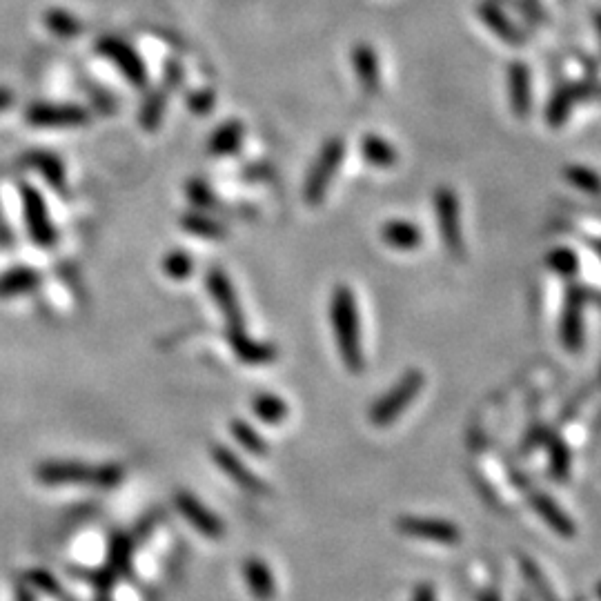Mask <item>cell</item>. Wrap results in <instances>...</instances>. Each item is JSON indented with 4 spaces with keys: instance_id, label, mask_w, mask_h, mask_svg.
Masks as SVG:
<instances>
[{
    "instance_id": "obj_5",
    "label": "cell",
    "mask_w": 601,
    "mask_h": 601,
    "mask_svg": "<svg viewBox=\"0 0 601 601\" xmlns=\"http://www.w3.org/2000/svg\"><path fill=\"white\" fill-rule=\"evenodd\" d=\"M432 205H435V216L443 245H446L450 256L461 259L463 252H466V245H463L461 205L457 192L452 190V187H439L435 196H432Z\"/></svg>"
},
{
    "instance_id": "obj_32",
    "label": "cell",
    "mask_w": 601,
    "mask_h": 601,
    "mask_svg": "<svg viewBox=\"0 0 601 601\" xmlns=\"http://www.w3.org/2000/svg\"><path fill=\"white\" fill-rule=\"evenodd\" d=\"M45 27L61 38H72L83 32L81 21L74 14L65 12V9H49L45 14Z\"/></svg>"
},
{
    "instance_id": "obj_14",
    "label": "cell",
    "mask_w": 601,
    "mask_h": 601,
    "mask_svg": "<svg viewBox=\"0 0 601 601\" xmlns=\"http://www.w3.org/2000/svg\"><path fill=\"white\" fill-rule=\"evenodd\" d=\"M397 528L403 532V535L423 539V541H432V544L455 546L461 541V530L446 519L403 517V519H399Z\"/></svg>"
},
{
    "instance_id": "obj_47",
    "label": "cell",
    "mask_w": 601,
    "mask_h": 601,
    "mask_svg": "<svg viewBox=\"0 0 601 601\" xmlns=\"http://www.w3.org/2000/svg\"><path fill=\"white\" fill-rule=\"evenodd\" d=\"M597 32H599V36H601V14L597 16Z\"/></svg>"
},
{
    "instance_id": "obj_23",
    "label": "cell",
    "mask_w": 601,
    "mask_h": 601,
    "mask_svg": "<svg viewBox=\"0 0 601 601\" xmlns=\"http://www.w3.org/2000/svg\"><path fill=\"white\" fill-rule=\"evenodd\" d=\"M245 139V125L241 121H228L216 127L208 141L212 156H232L241 150Z\"/></svg>"
},
{
    "instance_id": "obj_2",
    "label": "cell",
    "mask_w": 601,
    "mask_h": 601,
    "mask_svg": "<svg viewBox=\"0 0 601 601\" xmlns=\"http://www.w3.org/2000/svg\"><path fill=\"white\" fill-rule=\"evenodd\" d=\"M423 386H426V374L421 370L403 372L399 381L374 403L370 410V421L377 428L390 426L410 408V403L419 397Z\"/></svg>"
},
{
    "instance_id": "obj_17",
    "label": "cell",
    "mask_w": 601,
    "mask_h": 601,
    "mask_svg": "<svg viewBox=\"0 0 601 601\" xmlns=\"http://www.w3.org/2000/svg\"><path fill=\"white\" fill-rule=\"evenodd\" d=\"M379 234H381L383 243L390 245V248H394V250H403V252L417 250L423 243V230L419 228V225L403 221V219H392L388 223H383Z\"/></svg>"
},
{
    "instance_id": "obj_28",
    "label": "cell",
    "mask_w": 601,
    "mask_h": 601,
    "mask_svg": "<svg viewBox=\"0 0 601 601\" xmlns=\"http://www.w3.org/2000/svg\"><path fill=\"white\" fill-rule=\"evenodd\" d=\"M134 546L136 544H134L130 532H116V535L112 537L110 553H107V566H110L118 577L130 575Z\"/></svg>"
},
{
    "instance_id": "obj_26",
    "label": "cell",
    "mask_w": 601,
    "mask_h": 601,
    "mask_svg": "<svg viewBox=\"0 0 601 601\" xmlns=\"http://www.w3.org/2000/svg\"><path fill=\"white\" fill-rule=\"evenodd\" d=\"M530 504H532V508L539 512L541 517H544V521L550 528H553L555 532H559V535H564V537L575 535L573 521H570V517L566 515V512L561 510L548 495H532Z\"/></svg>"
},
{
    "instance_id": "obj_19",
    "label": "cell",
    "mask_w": 601,
    "mask_h": 601,
    "mask_svg": "<svg viewBox=\"0 0 601 601\" xmlns=\"http://www.w3.org/2000/svg\"><path fill=\"white\" fill-rule=\"evenodd\" d=\"M352 65L361 87L370 94H377L381 87V72H379V58L377 52L366 43H361L352 49Z\"/></svg>"
},
{
    "instance_id": "obj_41",
    "label": "cell",
    "mask_w": 601,
    "mask_h": 601,
    "mask_svg": "<svg viewBox=\"0 0 601 601\" xmlns=\"http://www.w3.org/2000/svg\"><path fill=\"white\" fill-rule=\"evenodd\" d=\"M163 519V510H154V512H150V515H145L139 524L134 526V530L130 532L132 535V539H134V544L136 541H143V539H147L152 535V530L159 526V521Z\"/></svg>"
},
{
    "instance_id": "obj_7",
    "label": "cell",
    "mask_w": 601,
    "mask_h": 601,
    "mask_svg": "<svg viewBox=\"0 0 601 601\" xmlns=\"http://www.w3.org/2000/svg\"><path fill=\"white\" fill-rule=\"evenodd\" d=\"M205 288H208L210 297L216 308H219L221 317L228 323V330H245V314L241 308V301L236 297L234 283L228 274L221 268H212L205 277Z\"/></svg>"
},
{
    "instance_id": "obj_9",
    "label": "cell",
    "mask_w": 601,
    "mask_h": 601,
    "mask_svg": "<svg viewBox=\"0 0 601 601\" xmlns=\"http://www.w3.org/2000/svg\"><path fill=\"white\" fill-rule=\"evenodd\" d=\"M25 121L34 127H78L90 123V112L72 103H34L25 110Z\"/></svg>"
},
{
    "instance_id": "obj_45",
    "label": "cell",
    "mask_w": 601,
    "mask_h": 601,
    "mask_svg": "<svg viewBox=\"0 0 601 601\" xmlns=\"http://www.w3.org/2000/svg\"><path fill=\"white\" fill-rule=\"evenodd\" d=\"M479 601H499V597L495 593H486Z\"/></svg>"
},
{
    "instance_id": "obj_6",
    "label": "cell",
    "mask_w": 601,
    "mask_h": 601,
    "mask_svg": "<svg viewBox=\"0 0 601 601\" xmlns=\"http://www.w3.org/2000/svg\"><path fill=\"white\" fill-rule=\"evenodd\" d=\"M96 52L105 56L112 65H116L127 83H132L134 87H143L147 83V67L143 58L130 43H125L123 38L103 36L101 41L96 43Z\"/></svg>"
},
{
    "instance_id": "obj_33",
    "label": "cell",
    "mask_w": 601,
    "mask_h": 601,
    "mask_svg": "<svg viewBox=\"0 0 601 601\" xmlns=\"http://www.w3.org/2000/svg\"><path fill=\"white\" fill-rule=\"evenodd\" d=\"M564 176H566V181L573 187H577L579 192L601 196V176L595 170H590V167L568 165L564 170Z\"/></svg>"
},
{
    "instance_id": "obj_10",
    "label": "cell",
    "mask_w": 601,
    "mask_h": 601,
    "mask_svg": "<svg viewBox=\"0 0 601 601\" xmlns=\"http://www.w3.org/2000/svg\"><path fill=\"white\" fill-rule=\"evenodd\" d=\"M210 455L216 466H219L236 486L252 492V495H270V486L265 484L261 477H256L234 450H230L228 446H221V443H212Z\"/></svg>"
},
{
    "instance_id": "obj_22",
    "label": "cell",
    "mask_w": 601,
    "mask_h": 601,
    "mask_svg": "<svg viewBox=\"0 0 601 601\" xmlns=\"http://www.w3.org/2000/svg\"><path fill=\"white\" fill-rule=\"evenodd\" d=\"M243 575H245V584H248L254 599L272 601L274 595H277V588H274V577L263 559H259V557L245 559Z\"/></svg>"
},
{
    "instance_id": "obj_49",
    "label": "cell",
    "mask_w": 601,
    "mask_h": 601,
    "mask_svg": "<svg viewBox=\"0 0 601 601\" xmlns=\"http://www.w3.org/2000/svg\"><path fill=\"white\" fill-rule=\"evenodd\" d=\"M599 377H601V372H599Z\"/></svg>"
},
{
    "instance_id": "obj_15",
    "label": "cell",
    "mask_w": 601,
    "mask_h": 601,
    "mask_svg": "<svg viewBox=\"0 0 601 601\" xmlns=\"http://www.w3.org/2000/svg\"><path fill=\"white\" fill-rule=\"evenodd\" d=\"M230 348L245 366H270L279 359V348L270 341L252 339L245 330H228Z\"/></svg>"
},
{
    "instance_id": "obj_21",
    "label": "cell",
    "mask_w": 601,
    "mask_h": 601,
    "mask_svg": "<svg viewBox=\"0 0 601 601\" xmlns=\"http://www.w3.org/2000/svg\"><path fill=\"white\" fill-rule=\"evenodd\" d=\"M41 281H43L41 274H38L34 268H29V265H18V268L0 274V299L23 297V294L38 290Z\"/></svg>"
},
{
    "instance_id": "obj_29",
    "label": "cell",
    "mask_w": 601,
    "mask_h": 601,
    "mask_svg": "<svg viewBox=\"0 0 601 601\" xmlns=\"http://www.w3.org/2000/svg\"><path fill=\"white\" fill-rule=\"evenodd\" d=\"M575 101H577L575 87H561V90H557L553 94V98H550L548 110H546L548 125H553V127L564 125L570 118V112H573Z\"/></svg>"
},
{
    "instance_id": "obj_4",
    "label": "cell",
    "mask_w": 601,
    "mask_h": 601,
    "mask_svg": "<svg viewBox=\"0 0 601 601\" xmlns=\"http://www.w3.org/2000/svg\"><path fill=\"white\" fill-rule=\"evenodd\" d=\"M18 194H21L23 221L29 232V239H32L38 248H54L58 241V232L43 194L29 183L18 185Z\"/></svg>"
},
{
    "instance_id": "obj_40",
    "label": "cell",
    "mask_w": 601,
    "mask_h": 601,
    "mask_svg": "<svg viewBox=\"0 0 601 601\" xmlns=\"http://www.w3.org/2000/svg\"><path fill=\"white\" fill-rule=\"evenodd\" d=\"M216 105V94L212 90H196L187 96V107L196 116H208Z\"/></svg>"
},
{
    "instance_id": "obj_34",
    "label": "cell",
    "mask_w": 601,
    "mask_h": 601,
    "mask_svg": "<svg viewBox=\"0 0 601 601\" xmlns=\"http://www.w3.org/2000/svg\"><path fill=\"white\" fill-rule=\"evenodd\" d=\"M163 272L165 277L174 281H185L194 274V259L187 250H172L165 254L163 259Z\"/></svg>"
},
{
    "instance_id": "obj_13",
    "label": "cell",
    "mask_w": 601,
    "mask_h": 601,
    "mask_svg": "<svg viewBox=\"0 0 601 601\" xmlns=\"http://www.w3.org/2000/svg\"><path fill=\"white\" fill-rule=\"evenodd\" d=\"M174 506L181 515L190 521V524L201 532V535L210 539H221L225 535V524L214 515V512L203 504L199 497H194L192 492L179 490L174 495Z\"/></svg>"
},
{
    "instance_id": "obj_30",
    "label": "cell",
    "mask_w": 601,
    "mask_h": 601,
    "mask_svg": "<svg viewBox=\"0 0 601 601\" xmlns=\"http://www.w3.org/2000/svg\"><path fill=\"white\" fill-rule=\"evenodd\" d=\"M230 432H232V437L236 439V443H241V446L248 450V452H252V455H256V457H268V452H270V446H268V441H265L259 432H256L248 421H243V419H234L232 423H230Z\"/></svg>"
},
{
    "instance_id": "obj_35",
    "label": "cell",
    "mask_w": 601,
    "mask_h": 601,
    "mask_svg": "<svg viewBox=\"0 0 601 601\" xmlns=\"http://www.w3.org/2000/svg\"><path fill=\"white\" fill-rule=\"evenodd\" d=\"M546 263H548L550 270H553L555 274H559V277H564V279H573V277H577V272H579V259H577V254L570 248L550 250Z\"/></svg>"
},
{
    "instance_id": "obj_37",
    "label": "cell",
    "mask_w": 601,
    "mask_h": 601,
    "mask_svg": "<svg viewBox=\"0 0 601 601\" xmlns=\"http://www.w3.org/2000/svg\"><path fill=\"white\" fill-rule=\"evenodd\" d=\"M125 479V468L121 463H101V466L92 468V486L103 488V490H112L116 486H121Z\"/></svg>"
},
{
    "instance_id": "obj_38",
    "label": "cell",
    "mask_w": 601,
    "mask_h": 601,
    "mask_svg": "<svg viewBox=\"0 0 601 601\" xmlns=\"http://www.w3.org/2000/svg\"><path fill=\"white\" fill-rule=\"evenodd\" d=\"M550 466H553V475L557 479H566L570 472V452L564 441L550 443Z\"/></svg>"
},
{
    "instance_id": "obj_31",
    "label": "cell",
    "mask_w": 601,
    "mask_h": 601,
    "mask_svg": "<svg viewBox=\"0 0 601 601\" xmlns=\"http://www.w3.org/2000/svg\"><path fill=\"white\" fill-rule=\"evenodd\" d=\"M185 194H187V199H190L201 212L223 210L221 199L214 194V190L208 185V181L190 179V181H187V185H185Z\"/></svg>"
},
{
    "instance_id": "obj_11",
    "label": "cell",
    "mask_w": 601,
    "mask_h": 601,
    "mask_svg": "<svg viewBox=\"0 0 601 601\" xmlns=\"http://www.w3.org/2000/svg\"><path fill=\"white\" fill-rule=\"evenodd\" d=\"M92 468L74 459H47L36 466V479L45 486H76L92 484Z\"/></svg>"
},
{
    "instance_id": "obj_20",
    "label": "cell",
    "mask_w": 601,
    "mask_h": 601,
    "mask_svg": "<svg viewBox=\"0 0 601 601\" xmlns=\"http://www.w3.org/2000/svg\"><path fill=\"white\" fill-rule=\"evenodd\" d=\"M479 16H481V21H484L504 43L515 45V47H521L526 43L524 32H521V29L512 23L504 12H501L495 0H492V3H481Z\"/></svg>"
},
{
    "instance_id": "obj_46",
    "label": "cell",
    "mask_w": 601,
    "mask_h": 601,
    "mask_svg": "<svg viewBox=\"0 0 601 601\" xmlns=\"http://www.w3.org/2000/svg\"><path fill=\"white\" fill-rule=\"evenodd\" d=\"M96 601H112V599H110V593H98Z\"/></svg>"
},
{
    "instance_id": "obj_44",
    "label": "cell",
    "mask_w": 601,
    "mask_h": 601,
    "mask_svg": "<svg viewBox=\"0 0 601 601\" xmlns=\"http://www.w3.org/2000/svg\"><path fill=\"white\" fill-rule=\"evenodd\" d=\"M14 105V92L9 87H0V112H5L7 107Z\"/></svg>"
},
{
    "instance_id": "obj_48",
    "label": "cell",
    "mask_w": 601,
    "mask_h": 601,
    "mask_svg": "<svg viewBox=\"0 0 601 601\" xmlns=\"http://www.w3.org/2000/svg\"><path fill=\"white\" fill-rule=\"evenodd\" d=\"M597 250H599V256H601V243H599V245H597Z\"/></svg>"
},
{
    "instance_id": "obj_43",
    "label": "cell",
    "mask_w": 601,
    "mask_h": 601,
    "mask_svg": "<svg viewBox=\"0 0 601 601\" xmlns=\"http://www.w3.org/2000/svg\"><path fill=\"white\" fill-rule=\"evenodd\" d=\"M412 601H437L435 588H432L430 584H421V586L415 590V599H412Z\"/></svg>"
},
{
    "instance_id": "obj_42",
    "label": "cell",
    "mask_w": 601,
    "mask_h": 601,
    "mask_svg": "<svg viewBox=\"0 0 601 601\" xmlns=\"http://www.w3.org/2000/svg\"><path fill=\"white\" fill-rule=\"evenodd\" d=\"M16 601H36V595L32 593V586L27 581H16Z\"/></svg>"
},
{
    "instance_id": "obj_36",
    "label": "cell",
    "mask_w": 601,
    "mask_h": 601,
    "mask_svg": "<svg viewBox=\"0 0 601 601\" xmlns=\"http://www.w3.org/2000/svg\"><path fill=\"white\" fill-rule=\"evenodd\" d=\"M25 581L32 588L41 590V593L54 597V599H65V590L58 584L56 577L52 573H47L43 568H32L25 573Z\"/></svg>"
},
{
    "instance_id": "obj_24",
    "label": "cell",
    "mask_w": 601,
    "mask_h": 601,
    "mask_svg": "<svg viewBox=\"0 0 601 601\" xmlns=\"http://www.w3.org/2000/svg\"><path fill=\"white\" fill-rule=\"evenodd\" d=\"M181 228L203 241L228 239V228H225L221 221H216L208 212H185L181 216Z\"/></svg>"
},
{
    "instance_id": "obj_12",
    "label": "cell",
    "mask_w": 601,
    "mask_h": 601,
    "mask_svg": "<svg viewBox=\"0 0 601 601\" xmlns=\"http://www.w3.org/2000/svg\"><path fill=\"white\" fill-rule=\"evenodd\" d=\"M584 303L586 294L581 288H570L566 294L564 314H561L559 339L568 352H579L584 348Z\"/></svg>"
},
{
    "instance_id": "obj_25",
    "label": "cell",
    "mask_w": 601,
    "mask_h": 601,
    "mask_svg": "<svg viewBox=\"0 0 601 601\" xmlns=\"http://www.w3.org/2000/svg\"><path fill=\"white\" fill-rule=\"evenodd\" d=\"M361 156L377 170H392L399 161V154L390 141L377 134H366L361 139Z\"/></svg>"
},
{
    "instance_id": "obj_39",
    "label": "cell",
    "mask_w": 601,
    "mask_h": 601,
    "mask_svg": "<svg viewBox=\"0 0 601 601\" xmlns=\"http://www.w3.org/2000/svg\"><path fill=\"white\" fill-rule=\"evenodd\" d=\"M78 575H83L87 581H92L98 593H110L112 586L116 584V579H118V575L114 573L110 566L98 568V570H78Z\"/></svg>"
},
{
    "instance_id": "obj_8",
    "label": "cell",
    "mask_w": 601,
    "mask_h": 601,
    "mask_svg": "<svg viewBox=\"0 0 601 601\" xmlns=\"http://www.w3.org/2000/svg\"><path fill=\"white\" fill-rule=\"evenodd\" d=\"M181 81H183V67L179 63H170V65H167L165 67V74H163V81L159 83V87H154L152 94L145 98V103L141 107L139 121H141L145 132H156V130H159V125L163 121V114H165V107H167V101H170L176 87L181 85Z\"/></svg>"
},
{
    "instance_id": "obj_16",
    "label": "cell",
    "mask_w": 601,
    "mask_h": 601,
    "mask_svg": "<svg viewBox=\"0 0 601 601\" xmlns=\"http://www.w3.org/2000/svg\"><path fill=\"white\" fill-rule=\"evenodd\" d=\"M508 94H510V107L517 118L530 116L532 110V83H530V70L526 63L515 61L508 67Z\"/></svg>"
},
{
    "instance_id": "obj_18",
    "label": "cell",
    "mask_w": 601,
    "mask_h": 601,
    "mask_svg": "<svg viewBox=\"0 0 601 601\" xmlns=\"http://www.w3.org/2000/svg\"><path fill=\"white\" fill-rule=\"evenodd\" d=\"M23 163L43 176V179L54 187V190H65V181H67V172L63 161L58 159L56 154L45 152V150H29L23 156Z\"/></svg>"
},
{
    "instance_id": "obj_3",
    "label": "cell",
    "mask_w": 601,
    "mask_h": 601,
    "mask_svg": "<svg viewBox=\"0 0 601 601\" xmlns=\"http://www.w3.org/2000/svg\"><path fill=\"white\" fill-rule=\"evenodd\" d=\"M343 156H346V143H343V139H339V136H334V139H328L323 143L321 152L317 159H314L303 185V199L305 203L312 205V208H317V205L323 203L325 194H328L334 176H337L339 167L343 163Z\"/></svg>"
},
{
    "instance_id": "obj_1",
    "label": "cell",
    "mask_w": 601,
    "mask_h": 601,
    "mask_svg": "<svg viewBox=\"0 0 601 601\" xmlns=\"http://www.w3.org/2000/svg\"><path fill=\"white\" fill-rule=\"evenodd\" d=\"M330 321L343 366L350 372H361L366 368V357H363L361 348L357 297H354L350 285H337L334 288L330 299Z\"/></svg>"
},
{
    "instance_id": "obj_27",
    "label": "cell",
    "mask_w": 601,
    "mask_h": 601,
    "mask_svg": "<svg viewBox=\"0 0 601 601\" xmlns=\"http://www.w3.org/2000/svg\"><path fill=\"white\" fill-rule=\"evenodd\" d=\"M252 412L256 419H261L268 426H279L290 415L288 403H285L279 394L272 392H261L252 399Z\"/></svg>"
}]
</instances>
